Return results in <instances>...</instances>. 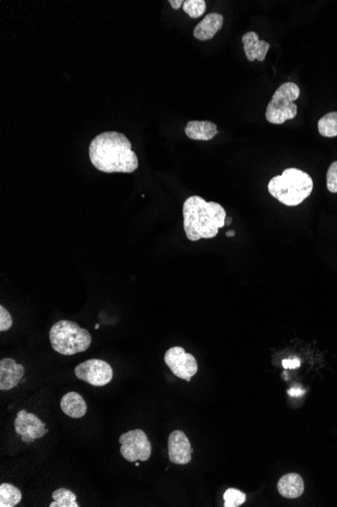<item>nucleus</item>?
Segmentation results:
<instances>
[{"label": "nucleus", "mask_w": 337, "mask_h": 507, "mask_svg": "<svg viewBox=\"0 0 337 507\" xmlns=\"http://www.w3.org/2000/svg\"><path fill=\"white\" fill-rule=\"evenodd\" d=\"M92 165L105 174H133L138 169V159L131 141L120 132H103L89 145Z\"/></svg>", "instance_id": "f257e3e1"}, {"label": "nucleus", "mask_w": 337, "mask_h": 507, "mask_svg": "<svg viewBox=\"0 0 337 507\" xmlns=\"http://www.w3.org/2000/svg\"><path fill=\"white\" fill-rule=\"evenodd\" d=\"M184 230L190 241L215 237L226 226V212L221 205L206 202L199 196H192L183 205Z\"/></svg>", "instance_id": "f03ea898"}, {"label": "nucleus", "mask_w": 337, "mask_h": 507, "mask_svg": "<svg viewBox=\"0 0 337 507\" xmlns=\"http://www.w3.org/2000/svg\"><path fill=\"white\" fill-rule=\"evenodd\" d=\"M269 193L282 204L295 207L303 203L313 191V180L298 168H288L268 185Z\"/></svg>", "instance_id": "7ed1b4c3"}, {"label": "nucleus", "mask_w": 337, "mask_h": 507, "mask_svg": "<svg viewBox=\"0 0 337 507\" xmlns=\"http://www.w3.org/2000/svg\"><path fill=\"white\" fill-rule=\"evenodd\" d=\"M50 342L54 351L63 355H73L87 351L91 344L89 331L70 320L58 321L50 330Z\"/></svg>", "instance_id": "20e7f679"}, {"label": "nucleus", "mask_w": 337, "mask_h": 507, "mask_svg": "<svg viewBox=\"0 0 337 507\" xmlns=\"http://www.w3.org/2000/svg\"><path fill=\"white\" fill-rule=\"evenodd\" d=\"M300 88L293 82L282 84L274 94L265 111V118L271 124L282 125L286 121L293 120L298 114L297 101Z\"/></svg>", "instance_id": "39448f33"}, {"label": "nucleus", "mask_w": 337, "mask_h": 507, "mask_svg": "<svg viewBox=\"0 0 337 507\" xmlns=\"http://www.w3.org/2000/svg\"><path fill=\"white\" fill-rule=\"evenodd\" d=\"M120 454L127 462H146L152 455V444L142 429H133L120 437Z\"/></svg>", "instance_id": "423d86ee"}, {"label": "nucleus", "mask_w": 337, "mask_h": 507, "mask_svg": "<svg viewBox=\"0 0 337 507\" xmlns=\"http://www.w3.org/2000/svg\"><path fill=\"white\" fill-rule=\"evenodd\" d=\"M75 375L78 379L94 387H103L111 382L113 370L105 360L92 359L78 364L75 368Z\"/></svg>", "instance_id": "0eeeda50"}, {"label": "nucleus", "mask_w": 337, "mask_h": 507, "mask_svg": "<svg viewBox=\"0 0 337 507\" xmlns=\"http://www.w3.org/2000/svg\"><path fill=\"white\" fill-rule=\"evenodd\" d=\"M165 362L175 376L187 382L191 381L192 377L195 376L198 371L197 360L191 353H186L181 346L168 349Z\"/></svg>", "instance_id": "6e6552de"}, {"label": "nucleus", "mask_w": 337, "mask_h": 507, "mask_svg": "<svg viewBox=\"0 0 337 507\" xmlns=\"http://www.w3.org/2000/svg\"><path fill=\"white\" fill-rule=\"evenodd\" d=\"M14 429L17 435H21V441L25 444H31L34 439H41L49 433L46 424L38 416L28 413L25 410H21L17 413Z\"/></svg>", "instance_id": "1a4fd4ad"}, {"label": "nucleus", "mask_w": 337, "mask_h": 507, "mask_svg": "<svg viewBox=\"0 0 337 507\" xmlns=\"http://www.w3.org/2000/svg\"><path fill=\"white\" fill-rule=\"evenodd\" d=\"M168 459L176 465H186L192 459L191 444L184 431H174L168 437Z\"/></svg>", "instance_id": "9d476101"}, {"label": "nucleus", "mask_w": 337, "mask_h": 507, "mask_svg": "<svg viewBox=\"0 0 337 507\" xmlns=\"http://www.w3.org/2000/svg\"><path fill=\"white\" fill-rule=\"evenodd\" d=\"M25 376L23 364H17L12 359L0 360V390L8 391L19 385V381Z\"/></svg>", "instance_id": "9b49d317"}, {"label": "nucleus", "mask_w": 337, "mask_h": 507, "mask_svg": "<svg viewBox=\"0 0 337 507\" xmlns=\"http://www.w3.org/2000/svg\"><path fill=\"white\" fill-rule=\"evenodd\" d=\"M241 40H243L246 59L248 61L252 62L254 60L263 61L265 59L268 52H269L270 44L265 41H261L258 34L254 32H248L243 34Z\"/></svg>", "instance_id": "f8f14e48"}, {"label": "nucleus", "mask_w": 337, "mask_h": 507, "mask_svg": "<svg viewBox=\"0 0 337 507\" xmlns=\"http://www.w3.org/2000/svg\"><path fill=\"white\" fill-rule=\"evenodd\" d=\"M224 16L220 14H207L202 21L196 25L193 36L199 41H208L213 39L224 25Z\"/></svg>", "instance_id": "ddd939ff"}, {"label": "nucleus", "mask_w": 337, "mask_h": 507, "mask_svg": "<svg viewBox=\"0 0 337 507\" xmlns=\"http://www.w3.org/2000/svg\"><path fill=\"white\" fill-rule=\"evenodd\" d=\"M185 134L196 141H209L218 134L215 123L209 121H191L185 128Z\"/></svg>", "instance_id": "4468645a"}, {"label": "nucleus", "mask_w": 337, "mask_h": 507, "mask_svg": "<svg viewBox=\"0 0 337 507\" xmlns=\"http://www.w3.org/2000/svg\"><path fill=\"white\" fill-rule=\"evenodd\" d=\"M304 481L299 474L290 473L285 475L278 482V491L283 497L295 498L300 497L303 494Z\"/></svg>", "instance_id": "2eb2a0df"}, {"label": "nucleus", "mask_w": 337, "mask_h": 507, "mask_svg": "<svg viewBox=\"0 0 337 507\" xmlns=\"http://www.w3.org/2000/svg\"><path fill=\"white\" fill-rule=\"evenodd\" d=\"M61 409L71 418H81L87 412V404L81 395L77 392H69L63 396Z\"/></svg>", "instance_id": "dca6fc26"}, {"label": "nucleus", "mask_w": 337, "mask_h": 507, "mask_svg": "<svg viewBox=\"0 0 337 507\" xmlns=\"http://www.w3.org/2000/svg\"><path fill=\"white\" fill-rule=\"evenodd\" d=\"M23 494L10 483L0 485V507H14L21 501Z\"/></svg>", "instance_id": "f3484780"}, {"label": "nucleus", "mask_w": 337, "mask_h": 507, "mask_svg": "<svg viewBox=\"0 0 337 507\" xmlns=\"http://www.w3.org/2000/svg\"><path fill=\"white\" fill-rule=\"evenodd\" d=\"M54 501L50 507H79L76 502V495L66 488L57 489L53 492Z\"/></svg>", "instance_id": "a211bd4d"}, {"label": "nucleus", "mask_w": 337, "mask_h": 507, "mask_svg": "<svg viewBox=\"0 0 337 507\" xmlns=\"http://www.w3.org/2000/svg\"><path fill=\"white\" fill-rule=\"evenodd\" d=\"M318 131L321 136L326 138L337 136V112L326 114L318 122Z\"/></svg>", "instance_id": "6ab92c4d"}, {"label": "nucleus", "mask_w": 337, "mask_h": 507, "mask_svg": "<svg viewBox=\"0 0 337 507\" xmlns=\"http://www.w3.org/2000/svg\"><path fill=\"white\" fill-rule=\"evenodd\" d=\"M183 10L192 19H198L206 10V2L204 0H186Z\"/></svg>", "instance_id": "aec40b11"}, {"label": "nucleus", "mask_w": 337, "mask_h": 507, "mask_svg": "<svg viewBox=\"0 0 337 507\" xmlns=\"http://www.w3.org/2000/svg\"><path fill=\"white\" fill-rule=\"evenodd\" d=\"M224 507H237L245 504L246 496L243 492L237 489H228L224 494Z\"/></svg>", "instance_id": "412c9836"}, {"label": "nucleus", "mask_w": 337, "mask_h": 507, "mask_svg": "<svg viewBox=\"0 0 337 507\" xmlns=\"http://www.w3.org/2000/svg\"><path fill=\"white\" fill-rule=\"evenodd\" d=\"M326 185L330 193H337V161L331 164L328 168L326 176Z\"/></svg>", "instance_id": "4be33fe9"}, {"label": "nucleus", "mask_w": 337, "mask_h": 507, "mask_svg": "<svg viewBox=\"0 0 337 507\" xmlns=\"http://www.w3.org/2000/svg\"><path fill=\"white\" fill-rule=\"evenodd\" d=\"M12 317L10 312L3 307L0 306V331H8L12 327Z\"/></svg>", "instance_id": "5701e85b"}, {"label": "nucleus", "mask_w": 337, "mask_h": 507, "mask_svg": "<svg viewBox=\"0 0 337 507\" xmlns=\"http://www.w3.org/2000/svg\"><path fill=\"white\" fill-rule=\"evenodd\" d=\"M282 364L285 369H296L300 366V360L298 359H286L283 360Z\"/></svg>", "instance_id": "b1692460"}, {"label": "nucleus", "mask_w": 337, "mask_h": 507, "mask_svg": "<svg viewBox=\"0 0 337 507\" xmlns=\"http://www.w3.org/2000/svg\"><path fill=\"white\" fill-rule=\"evenodd\" d=\"M168 3L171 4V6H172L174 10H179L181 6H183L184 1H183V0H168Z\"/></svg>", "instance_id": "393cba45"}, {"label": "nucleus", "mask_w": 337, "mask_h": 507, "mask_svg": "<svg viewBox=\"0 0 337 507\" xmlns=\"http://www.w3.org/2000/svg\"><path fill=\"white\" fill-rule=\"evenodd\" d=\"M288 393L291 396H300V395L304 394L303 390L300 389H291Z\"/></svg>", "instance_id": "a878e982"}, {"label": "nucleus", "mask_w": 337, "mask_h": 507, "mask_svg": "<svg viewBox=\"0 0 337 507\" xmlns=\"http://www.w3.org/2000/svg\"><path fill=\"white\" fill-rule=\"evenodd\" d=\"M235 235V231H228V232H226V236L228 237H233Z\"/></svg>", "instance_id": "bb28decb"}, {"label": "nucleus", "mask_w": 337, "mask_h": 507, "mask_svg": "<svg viewBox=\"0 0 337 507\" xmlns=\"http://www.w3.org/2000/svg\"><path fill=\"white\" fill-rule=\"evenodd\" d=\"M231 221H232V219H231V218H226V225L230 226L231 224Z\"/></svg>", "instance_id": "cd10ccee"}, {"label": "nucleus", "mask_w": 337, "mask_h": 507, "mask_svg": "<svg viewBox=\"0 0 337 507\" xmlns=\"http://www.w3.org/2000/svg\"><path fill=\"white\" fill-rule=\"evenodd\" d=\"M98 328H99V324L95 325V329H98Z\"/></svg>", "instance_id": "c85d7f7f"}, {"label": "nucleus", "mask_w": 337, "mask_h": 507, "mask_svg": "<svg viewBox=\"0 0 337 507\" xmlns=\"http://www.w3.org/2000/svg\"><path fill=\"white\" fill-rule=\"evenodd\" d=\"M135 466H137V467H138V466H140V464H138V462H135Z\"/></svg>", "instance_id": "c756f323"}]
</instances>
